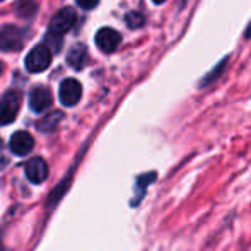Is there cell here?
<instances>
[{
	"mask_svg": "<svg viewBox=\"0 0 251 251\" xmlns=\"http://www.w3.org/2000/svg\"><path fill=\"white\" fill-rule=\"evenodd\" d=\"M21 108V93L7 91L0 101V125H9L16 120Z\"/></svg>",
	"mask_w": 251,
	"mask_h": 251,
	"instance_id": "6da1fadb",
	"label": "cell"
},
{
	"mask_svg": "<svg viewBox=\"0 0 251 251\" xmlns=\"http://www.w3.org/2000/svg\"><path fill=\"white\" fill-rule=\"evenodd\" d=\"M51 63V51L45 45H38L26 56V69L33 74L43 72Z\"/></svg>",
	"mask_w": 251,
	"mask_h": 251,
	"instance_id": "7a4b0ae2",
	"label": "cell"
},
{
	"mask_svg": "<svg viewBox=\"0 0 251 251\" xmlns=\"http://www.w3.org/2000/svg\"><path fill=\"white\" fill-rule=\"evenodd\" d=\"M75 21H77V16H75V12H74V9L63 7V9H60L58 12L51 17L50 29L48 31L53 34H58V36H63V34L72 29Z\"/></svg>",
	"mask_w": 251,
	"mask_h": 251,
	"instance_id": "3957f363",
	"label": "cell"
},
{
	"mask_svg": "<svg viewBox=\"0 0 251 251\" xmlns=\"http://www.w3.org/2000/svg\"><path fill=\"white\" fill-rule=\"evenodd\" d=\"M58 96L63 106H75L82 98V86L75 79H65L60 84Z\"/></svg>",
	"mask_w": 251,
	"mask_h": 251,
	"instance_id": "277c9868",
	"label": "cell"
},
{
	"mask_svg": "<svg viewBox=\"0 0 251 251\" xmlns=\"http://www.w3.org/2000/svg\"><path fill=\"white\" fill-rule=\"evenodd\" d=\"M23 47V33L16 26H5L0 29V50L16 51Z\"/></svg>",
	"mask_w": 251,
	"mask_h": 251,
	"instance_id": "5b68a950",
	"label": "cell"
},
{
	"mask_svg": "<svg viewBox=\"0 0 251 251\" xmlns=\"http://www.w3.org/2000/svg\"><path fill=\"white\" fill-rule=\"evenodd\" d=\"M24 171H26L27 179L34 185H40V183L47 181L48 178V164L41 157L29 159L24 166Z\"/></svg>",
	"mask_w": 251,
	"mask_h": 251,
	"instance_id": "8992f818",
	"label": "cell"
},
{
	"mask_svg": "<svg viewBox=\"0 0 251 251\" xmlns=\"http://www.w3.org/2000/svg\"><path fill=\"white\" fill-rule=\"evenodd\" d=\"M120 41H122L120 33L111 27H102L96 34V45L102 53H113L120 47Z\"/></svg>",
	"mask_w": 251,
	"mask_h": 251,
	"instance_id": "52a82bcc",
	"label": "cell"
},
{
	"mask_svg": "<svg viewBox=\"0 0 251 251\" xmlns=\"http://www.w3.org/2000/svg\"><path fill=\"white\" fill-rule=\"evenodd\" d=\"M53 102V96L50 93V89L47 87H34L29 94V106L34 113H43L47 111Z\"/></svg>",
	"mask_w": 251,
	"mask_h": 251,
	"instance_id": "ba28073f",
	"label": "cell"
},
{
	"mask_svg": "<svg viewBox=\"0 0 251 251\" xmlns=\"http://www.w3.org/2000/svg\"><path fill=\"white\" fill-rule=\"evenodd\" d=\"M9 147L16 155H27L34 147V139H33V135H31V133L21 130V132H16L12 135Z\"/></svg>",
	"mask_w": 251,
	"mask_h": 251,
	"instance_id": "9c48e42d",
	"label": "cell"
},
{
	"mask_svg": "<svg viewBox=\"0 0 251 251\" xmlns=\"http://www.w3.org/2000/svg\"><path fill=\"white\" fill-rule=\"evenodd\" d=\"M67 62H69V65H72L74 69H82L84 62H86V48H84V45H75V47L70 50L69 56H67Z\"/></svg>",
	"mask_w": 251,
	"mask_h": 251,
	"instance_id": "30bf717a",
	"label": "cell"
},
{
	"mask_svg": "<svg viewBox=\"0 0 251 251\" xmlns=\"http://www.w3.org/2000/svg\"><path fill=\"white\" fill-rule=\"evenodd\" d=\"M62 118H63L62 113L53 111V113H50V115L43 116V120H41V122H38V128H40L41 132H51V130L58 125Z\"/></svg>",
	"mask_w": 251,
	"mask_h": 251,
	"instance_id": "8fae6325",
	"label": "cell"
},
{
	"mask_svg": "<svg viewBox=\"0 0 251 251\" xmlns=\"http://www.w3.org/2000/svg\"><path fill=\"white\" fill-rule=\"evenodd\" d=\"M36 3L34 0H19L16 5V12L19 14L21 17H33L34 12H36Z\"/></svg>",
	"mask_w": 251,
	"mask_h": 251,
	"instance_id": "7c38bea8",
	"label": "cell"
},
{
	"mask_svg": "<svg viewBox=\"0 0 251 251\" xmlns=\"http://www.w3.org/2000/svg\"><path fill=\"white\" fill-rule=\"evenodd\" d=\"M45 47L48 48L50 51H58L60 48H62V36H58V34H53L48 31L47 38H45Z\"/></svg>",
	"mask_w": 251,
	"mask_h": 251,
	"instance_id": "4fadbf2b",
	"label": "cell"
},
{
	"mask_svg": "<svg viewBox=\"0 0 251 251\" xmlns=\"http://www.w3.org/2000/svg\"><path fill=\"white\" fill-rule=\"evenodd\" d=\"M126 24H128L132 29H137V27H140L144 24V17L140 16L139 12H130L128 16H126Z\"/></svg>",
	"mask_w": 251,
	"mask_h": 251,
	"instance_id": "5bb4252c",
	"label": "cell"
},
{
	"mask_svg": "<svg viewBox=\"0 0 251 251\" xmlns=\"http://www.w3.org/2000/svg\"><path fill=\"white\" fill-rule=\"evenodd\" d=\"M77 3H79L82 9L89 10V9H94V7L100 3V0H77Z\"/></svg>",
	"mask_w": 251,
	"mask_h": 251,
	"instance_id": "9a60e30c",
	"label": "cell"
},
{
	"mask_svg": "<svg viewBox=\"0 0 251 251\" xmlns=\"http://www.w3.org/2000/svg\"><path fill=\"white\" fill-rule=\"evenodd\" d=\"M7 164V157H5V152H3V144L0 142V168Z\"/></svg>",
	"mask_w": 251,
	"mask_h": 251,
	"instance_id": "2e32d148",
	"label": "cell"
},
{
	"mask_svg": "<svg viewBox=\"0 0 251 251\" xmlns=\"http://www.w3.org/2000/svg\"><path fill=\"white\" fill-rule=\"evenodd\" d=\"M152 2H155V3H162V2H166V0H152Z\"/></svg>",
	"mask_w": 251,
	"mask_h": 251,
	"instance_id": "e0dca14e",
	"label": "cell"
},
{
	"mask_svg": "<svg viewBox=\"0 0 251 251\" xmlns=\"http://www.w3.org/2000/svg\"><path fill=\"white\" fill-rule=\"evenodd\" d=\"M2 70H3V67H2V62H0V75H2Z\"/></svg>",
	"mask_w": 251,
	"mask_h": 251,
	"instance_id": "ac0fdd59",
	"label": "cell"
}]
</instances>
